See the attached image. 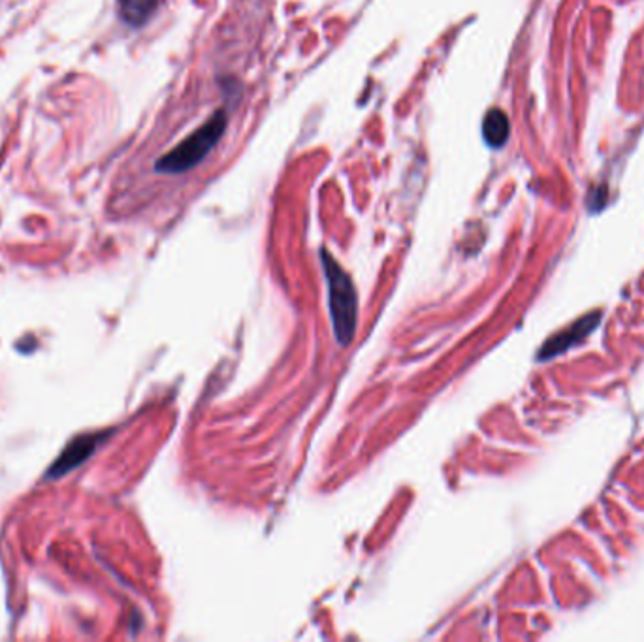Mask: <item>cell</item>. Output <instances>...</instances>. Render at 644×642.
<instances>
[{"label":"cell","mask_w":644,"mask_h":642,"mask_svg":"<svg viewBox=\"0 0 644 642\" xmlns=\"http://www.w3.org/2000/svg\"><path fill=\"white\" fill-rule=\"evenodd\" d=\"M322 266L328 281V300H330V317L336 330V339L341 345H349L355 338L356 321H358V298L355 285L334 257L328 251H322Z\"/></svg>","instance_id":"1"},{"label":"cell","mask_w":644,"mask_h":642,"mask_svg":"<svg viewBox=\"0 0 644 642\" xmlns=\"http://www.w3.org/2000/svg\"><path fill=\"white\" fill-rule=\"evenodd\" d=\"M228 117L225 112H215L206 121L204 127L193 132L187 140H183L178 147L161 157L155 168L162 174H183L194 168L196 164L204 161L211 153V149L219 144L225 134Z\"/></svg>","instance_id":"2"},{"label":"cell","mask_w":644,"mask_h":642,"mask_svg":"<svg viewBox=\"0 0 644 642\" xmlns=\"http://www.w3.org/2000/svg\"><path fill=\"white\" fill-rule=\"evenodd\" d=\"M597 319H599V315H597V313L596 315H592V317H586V319H582V321L577 322V324H573L569 330L562 332L560 336L550 339L547 343V347L543 349L541 356H543V358H548V356H552V354L562 353V351H565L573 341H579L584 334H588V332L596 326Z\"/></svg>","instance_id":"3"},{"label":"cell","mask_w":644,"mask_h":642,"mask_svg":"<svg viewBox=\"0 0 644 642\" xmlns=\"http://www.w3.org/2000/svg\"><path fill=\"white\" fill-rule=\"evenodd\" d=\"M119 14L130 27H142L159 6V0H117Z\"/></svg>","instance_id":"4"},{"label":"cell","mask_w":644,"mask_h":642,"mask_svg":"<svg viewBox=\"0 0 644 642\" xmlns=\"http://www.w3.org/2000/svg\"><path fill=\"white\" fill-rule=\"evenodd\" d=\"M509 132H511V125H509V119L505 113L501 110H490L486 113L483 123V136L486 144L492 145V147H501L507 142Z\"/></svg>","instance_id":"5"}]
</instances>
